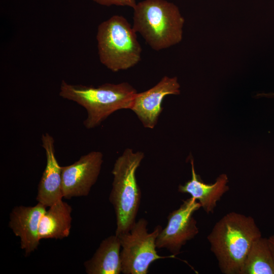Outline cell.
<instances>
[{
  "label": "cell",
  "mask_w": 274,
  "mask_h": 274,
  "mask_svg": "<svg viewBox=\"0 0 274 274\" xmlns=\"http://www.w3.org/2000/svg\"><path fill=\"white\" fill-rule=\"evenodd\" d=\"M180 88L177 77L165 76L152 88L137 93L130 110L137 116L144 127L153 129L163 109L162 107L163 99L168 95L179 94Z\"/></svg>",
  "instance_id": "obj_9"
},
{
  "label": "cell",
  "mask_w": 274,
  "mask_h": 274,
  "mask_svg": "<svg viewBox=\"0 0 274 274\" xmlns=\"http://www.w3.org/2000/svg\"><path fill=\"white\" fill-rule=\"evenodd\" d=\"M95 3L103 6H127L134 8L136 5L135 0H92Z\"/></svg>",
  "instance_id": "obj_16"
},
{
  "label": "cell",
  "mask_w": 274,
  "mask_h": 274,
  "mask_svg": "<svg viewBox=\"0 0 274 274\" xmlns=\"http://www.w3.org/2000/svg\"><path fill=\"white\" fill-rule=\"evenodd\" d=\"M41 140L45 151L46 165L38 185L36 200L46 208L62 199L61 166L55 156L53 136L45 133Z\"/></svg>",
  "instance_id": "obj_10"
},
{
  "label": "cell",
  "mask_w": 274,
  "mask_h": 274,
  "mask_svg": "<svg viewBox=\"0 0 274 274\" xmlns=\"http://www.w3.org/2000/svg\"><path fill=\"white\" fill-rule=\"evenodd\" d=\"M148 221L141 218L136 221L128 232L117 235L120 239L121 273L123 274H147L152 263L160 259L174 258L172 255L160 256L156 249V241L162 229L160 225L148 232Z\"/></svg>",
  "instance_id": "obj_6"
},
{
  "label": "cell",
  "mask_w": 274,
  "mask_h": 274,
  "mask_svg": "<svg viewBox=\"0 0 274 274\" xmlns=\"http://www.w3.org/2000/svg\"><path fill=\"white\" fill-rule=\"evenodd\" d=\"M46 211V207L38 202L33 207H15L10 213L9 226L20 237L21 248L25 256L36 250L40 244L39 224Z\"/></svg>",
  "instance_id": "obj_11"
},
{
  "label": "cell",
  "mask_w": 274,
  "mask_h": 274,
  "mask_svg": "<svg viewBox=\"0 0 274 274\" xmlns=\"http://www.w3.org/2000/svg\"><path fill=\"white\" fill-rule=\"evenodd\" d=\"M127 82L105 83L97 87L69 84L62 80L59 96L83 107L87 117L84 126L88 129L99 126L110 115L122 109H130L137 93Z\"/></svg>",
  "instance_id": "obj_2"
},
{
  "label": "cell",
  "mask_w": 274,
  "mask_h": 274,
  "mask_svg": "<svg viewBox=\"0 0 274 274\" xmlns=\"http://www.w3.org/2000/svg\"><path fill=\"white\" fill-rule=\"evenodd\" d=\"M241 274H274V255L268 238L261 236L253 243Z\"/></svg>",
  "instance_id": "obj_15"
},
{
  "label": "cell",
  "mask_w": 274,
  "mask_h": 274,
  "mask_svg": "<svg viewBox=\"0 0 274 274\" xmlns=\"http://www.w3.org/2000/svg\"><path fill=\"white\" fill-rule=\"evenodd\" d=\"M96 40L99 59L112 72L128 70L141 59L142 49L136 32L122 16L114 15L101 22Z\"/></svg>",
  "instance_id": "obj_5"
},
{
  "label": "cell",
  "mask_w": 274,
  "mask_h": 274,
  "mask_svg": "<svg viewBox=\"0 0 274 274\" xmlns=\"http://www.w3.org/2000/svg\"><path fill=\"white\" fill-rule=\"evenodd\" d=\"M257 96L259 97H274V93H260Z\"/></svg>",
  "instance_id": "obj_18"
},
{
  "label": "cell",
  "mask_w": 274,
  "mask_h": 274,
  "mask_svg": "<svg viewBox=\"0 0 274 274\" xmlns=\"http://www.w3.org/2000/svg\"><path fill=\"white\" fill-rule=\"evenodd\" d=\"M268 239L272 252L274 255V234L270 236L269 238H268Z\"/></svg>",
  "instance_id": "obj_17"
},
{
  "label": "cell",
  "mask_w": 274,
  "mask_h": 274,
  "mask_svg": "<svg viewBox=\"0 0 274 274\" xmlns=\"http://www.w3.org/2000/svg\"><path fill=\"white\" fill-rule=\"evenodd\" d=\"M121 246L115 234L101 241L93 256L84 265L87 274H119L121 273Z\"/></svg>",
  "instance_id": "obj_13"
},
{
  "label": "cell",
  "mask_w": 274,
  "mask_h": 274,
  "mask_svg": "<svg viewBox=\"0 0 274 274\" xmlns=\"http://www.w3.org/2000/svg\"><path fill=\"white\" fill-rule=\"evenodd\" d=\"M191 178L184 185H180L178 190L183 193H188L191 197L198 201L204 212L209 214L213 213L217 203L229 187L227 175H219L213 184H206L196 174L193 159H191Z\"/></svg>",
  "instance_id": "obj_12"
},
{
  "label": "cell",
  "mask_w": 274,
  "mask_h": 274,
  "mask_svg": "<svg viewBox=\"0 0 274 274\" xmlns=\"http://www.w3.org/2000/svg\"><path fill=\"white\" fill-rule=\"evenodd\" d=\"M102 162V153L93 151L72 164L61 166L63 197L70 199L88 195L98 179Z\"/></svg>",
  "instance_id": "obj_8"
},
{
  "label": "cell",
  "mask_w": 274,
  "mask_h": 274,
  "mask_svg": "<svg viewBox=\"0 0 274 274\" xmlns=\"http://www.w3.org/2000/svg\"><path fill=\"white\" fill-rule=\"evenodd\" d=\"M144 156L143 152L126 148L114 163L109 200L115 213L117 235L129 231L136 222L142 195L136 172Z\"/></svg>",
  "instance_id": "obj_4"
},
{
  "label": "cell",
  "mask_w": 274,
  "mask_h": 274,
  "mask_svg": "<svg viewBox=\"0 0 274 274\" xmlns=\"http://www.w3.org/2000/svg\"><path fill=\"white\" fill-rule=\"evenodd\" d=\"M261 236L252 217L231 212L215 223L207 239L221 272L241 274L253 243Z\"/></svg>",
  "instance_id": "obj_1"
},
{
  "label": "cell",
  "mask_w": 274,
  "mask_h": 274,
  "mask_svg": "<svg viewBox=\"0 0 274 274\" xmlns=\"http://www.w3.org/2000/svg\"><path fill=\"white\" fill-rule=\"evenodd\" d=\"M72 212L71 206L62 199L50 206L40 220L39 227L40 240L67 237L72 227Z\"/></svg>",
  "instance_id": "obj_14"
},
{
  "label": "cell",
  "mask_w": 274,
  "mask_h": 274,
  "mask_svg": "<svg viewBox=\"0 0 274 274\" xmlns=\"http://www.w3.org/2000/svg\"><path fill=\"white\" fill-rule=\"evenodd\" d=\"M200 208L199 202L191 197L183 200L178 209L170 212L166 226L161 229L156 238L157 248L166 249L175 256L179 254L182 247L199 233L193 215Z\"/></svg>",
  "instance_id": "obj_7"
},
{
  "label": "cell",
  "mask_w": 274,
  "mask_h": 274,
  "mask_svg": "<svg viewBox=\"0 0 274 274\" xmlns=\"http://www.w3.org/2000/svg\"><path fill=\"white\" fill-rule=\"evenodd\" d=\"M133 9L132 27L152 49L162 50L182 41L184 19L174 4L144 0Z\"/></svg>",
  "instance_id": "obj_3"
}]
</instances>
